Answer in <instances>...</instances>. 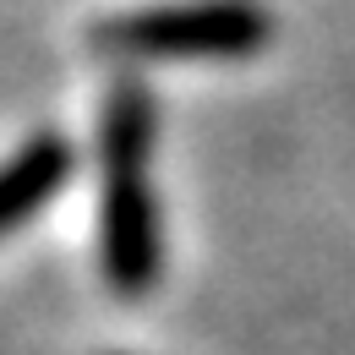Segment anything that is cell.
Returning a JSON list of instances; mask_svg holds the SVG:
<instances>
[{"label":"cell","instance_id":"1","mask_svg":"<svg viewBox=\"0 0 355 355\" xmlns=\"http://www.w3.org/2000/svg\"><path fill=\"white\" fill-rule=\"evenodd\" d=\"M148 98L115 93L104 115V268L121 295H142L159 273V214L148 191Z\"/></svg>","mask_w":355,"mask_h":355},{"label":"cell","instance_id":"2","mask_svg":"<svg viewBox=\"0 0 355 355\" xmlns=\"http://www.w3.org/2000/svg\"><path fill=\"white\" fill-rule=\"evenodd\" d=\"M268 39V17L252 0H191L115 17L98 28V44L115 55H246Z\"/></svg>","mask_w":355,"mask_h":355},{"label":"cell","instance_id":"3","mask_svg":"<svg viewBox=\"0 0 355 355\" xmlns=\"http://www.w3.org/2000/svg\"><path fill=\"white\" fill-rule=\"evenodd\" d=\"M66 175H71V148L60 137H33L11 164H0V235L33 219Z\"/></svg>","mask_w":355,"mask_h":355}]
</instances>
